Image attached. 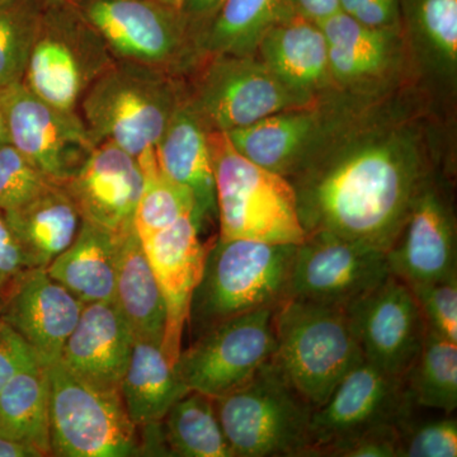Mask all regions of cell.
I'll return each instance as SVG.
<instances>
[{"label":"cell","mask_w":457,"mask_h":457,"mask_svg":"<svg viewBox=\"0 0 457 457\" xmlns=\"http://www.w3.org/2000/svg\"><path fill=\"white\" fill-rule=\"evenodd\" d=\"M442 114L416 83L378 97L336 92L323 139L288 179L306 236L335 234L386 253L427 180L451 174Z\"/></svg>","instance_id":"6da1fadb"},{"label":"cell","mask_w":457,"mask_h":457,"mask_svg":"<svg viewBox=\"0 0 457 457\" xmlns=\"http://www.w3.org/2000/svg\"><path fill=\"white\" fill-rule=\"evenodd\" d=\"M186 96V78L114 60L90 84L78 112L96 145L108 141L121 147L147 177L159 170L156 144Z\"/></svg>","instance_id":"7a4b0ae2"},{"label":"cell","mask_w":457,"mask_h":457,"mask_svg":"<svg viewBox=\"0 0 457 457\" xmlns=\"http://www.w3.org/2000/svg\"><path fill=\"white\" fill-rule=\"evenodd\" d=\"M273 329L270 363L312 409L365 362L347 311L339 306L287 297L276 306Z\"/></svg>","instance_id":"3957f363"},{"label":"cell","mask_w":457,"mask_h":457,"mask_svg":"<svg viewBox=\"0 0 457 457\" xmlns=\"http://www.w3.org/2000/svg\"><path fill=\"white\" fill-rule=\"evenodd\" d=\"M297 245L216 237L207 248L187 326L192 339L222 321L276 308L288 296Z\"/></svg>","instance_id":"277c9868"},{"label":"cell","mask_w":457,"mask_h":457,"mask_svg":"<svg viewBox=\"0 0 457 457\" xmlns=\"http://www.w3.org/2000/svg\"><path fill=\"white\" fill-rule=\"evenodd\" d=\"M220 239L302 245L296 192L290 180L246 159L225 132H209Z\"/></svg>","instance_id":"5b68a950"},{"label":"cell","mask_w":457,"mask_h":457,"mask_svg":"<svg viewBox=\"0 0 457 457\" xmlns=\"http://www.w3.org/2000/svg\"><path fill=\"white\" fill-rule=\"evenodd\" d=\"M213 403L234 457L306 456L312 408L270 361Z\"/></svg>","instance_id":"8992f818"},{"label":"cell","mask_w":457,"mask_h":457,"mask_svg":"<svg viewBox=\"0 0 457 457\" xmlns=\"http://www.w3.org/2000/svg\"><path fill=\"white\" fill-rule=\"evenodd\" d=\"M114 62L73 2H45L22 83L51 106L77 111L90 84Z\"/></svg>","instance_id":"52a82bcc"},{"label":"cell","mask_w":457,"mask_h":457,"mask_svg":"<svg viewBox=\"0 0 457 457\" xmlns=\"http://www.w3.org/2000/svg\"><path fill=\"white\" fill-rule=\"evenodd\" d=\"M186 82L189 102L210 131L246 128L319 101L286 86L255 54L204 56Z\"/></svg>","instance_id":"ba28073f"},{"label":"cell","mask_w":457,"mask_h":457,"mask_svg":"<svg viewBox=\"0 0 457 457\" xmlns=\"http://www.w3.org/2000/svg\"><path fill=\"white\" fill-rule=\"evenodd\" d=\"M51 456L128 457L143 451L120 390L87 383L62 365H47Z\"/></svg>","instance_id":"9c48e42d"},{"label":"cell","mask_w":457,"mask_h":457,"mask_svg":"<svg viewBox=\"0 0 457 457\" xmlns=\"http://www.w3.org/2000/svg\"><path fill=\"white\" fill-rule=\"evenodd\" d=\"M114 60L186 78L200 62L182 13L162 0H77Z\"/></svg>","instance_id":"30bf717a"},{"label":"cell","mask_w":457,"mask_h":457,"mask_svg":"<svg viewBox=\"0 0 457 457\" xmlns=\"http://www.w3.org/2000/svg\"><path fill=\"white\" fill-rule=\"evenodd\" d=\"M275 309L237 315L192 339L177 361L188 390L219 398L246 383L266 365L275 350Z\"/></svg>","instance_id":"8fae6325"},{"label":"cell","mask_w":457,"mask_h":457,"mask_svg":"<svg viewBox=\"0 0 457 457\" xmlns=\"http://www.w3.org/2000/svg\"><path fill=\"white\" fill-rule=\"evenodd\" d=\"M8 143L50 182L64 185L96 144L77 111L51 106L18 82L0 89Z\"/></svg>","instance_id":"7c38bea8"},{"label":"cell","mask_w":457,"mask_h":457,"mask_svg":"<svg viewBox=\"0 0 457 457\" xmlns=\"http://www.w3.org/2000/svg\"><path fill=\"white\" fill-rule=\"evenodd\" d=\"M319 26L327 38L330 74L339 92L378 97L418 84L402 29L365 26L341 11Z\"/></svg>","instance_id":"4fadbf2b"},{"label":"cell","mask_w":457,"mask_h":457,"mask_svg":"<svg viewBox=\"0 0 457 457\" xmlns=\"http://www.w3.org/2000/svg\"><path fill=\"white\" fill-rule=\"evenodd\" d=\"M414 404L404 378L361 363L337 385L323 405L312 409L306 456H332L357 436L384 425H404Z\"/></svg>","instance_id":"5bb4252c"},{"label":"cell","mask_w":457,"mask_h":457,"mask_svg":"<svg viewBox=\"0 0 457 457\" xmlns=\"http://www.w3.org/2000/svg\"><path fill=\"white\" fill-rule=\"evenodd\" d=\"M390 275L386 253L330 233L297 245L288 296L347 309Z\"/></svg>","instance_id":"9a60e30c"},{"label":"cell","mask_w":457,"mask_h":457,"mask_svg":"<svg viewBox=\"0 0 457 457\" xmlns=\"http://www.w3.org/2000/svg\"><path fill=\"white\" fill-rule=\"evenodd\" d=\"M345 311L365 362L404 378L426 336L425 320L409 285L390 273Z\"/></svg>","instance_id":"2e32d148"},{"label":"cell","mask_w":457,"mask_h":457,"mask_svg":"<svg viewBox=\"0 0 457 457\" xmlns=\"http://www.w3.org/2000/svg\"><path fill=\"white\" fill-rule=\"evenodd\" d=\"M446 174H433L420 188L386 252L390 273L405 284L457 278L456 216Z\"/></svg>","instance_id":"e0dca14e"},{"label":"cell","mask_w":457,"mask_h":457,"mask_svg":"<svg viewBox=\"0 0 457 457\" xmlns=\"http://www.w3.org/2000/svg\"><path fill=\"white\" fill-rule=\"evenodd\" d=\"M204 220L187 213L170 227L141 239L154 270L165 306L162 350L177 365L189 317L192 297L203 278L207 248L201 239Z\"/></svg>","instance_id":"ac0fdd59"},{"label":"cell","mask_w":457,"mask_h":457,"mask_svg":"<svg viewBox=\"0 0 457 457\" xmlns=\"http://www.w3.org/2000/svg\"><path fill=\"white\" fill-rule=\"evenodd\" d=\"M145 177L139 162L112 143L97 144L73 179L64 183L84 221L116 237L134 230Z\"/></svg>","instance_id":"d6986e66"},{"label":"cell","mask_w":457,"mask_h":457,"mask_svg":"<svg viewBox=\"0 0 457 457\" xmlns=\"http://www.w3.org/2000/svg\"><path fill=\"white\" fill-rule=\"evenodd\" d=\"M399 9L417 82L447 110L457 88V0H399Z\"/></svg>","instance_id":"ffe728a7"},{"label":"cell","mask_w":457,"mask_h":457,"mask_svg":"<svg viewBox=\"0 0 457 457\" xmlns=\"http://www.w3.org/2000/svg\"><path fill=\"white\" fill-rule=\"evenodd\" d=\"M83 306L46 270L32 269L5 295L0 318L31 345L45 365H50L62 356Z\"/></svg>","instance_id":"44dd1931"},{"label":"cell","mask_w":457,"mask_h":457,"mask_svg":"<svg viewBox=\"0 0 457 457\" xmlns=\"http://www.w3.org/2000/svg\"><path fill=\"white\" fill-rule=\"evenodd\" d=\"M332 95L311 106L281 111L225 134L246 159L290 179L323 139Z\"/></svg>","instance_id":"7402d4cb"},{"label":"cell","mask_w":457,"mask_h":457,"mask_svg":"<svg viewBox=\"0 0 457 457\" xmlns=\"http://www.w3.org/2000/svg\"><path fill=\"white\" fill-rule=\"evenodd\" d=\"M132 345L131 328L114 300L86 303L59 360L87 383L120 390Z\"/></svg>","instance_id":"603a6c76"},{"label":"cell","mask_w":457,"mask_h":457,"mask_svg":"<svg viewBox=\"0 0 457 457\" xmlns=\"http://www.w3.org/2000/svg\"><path fill=\"white\" fill-rule=\"evenodd\" d=\"M255 55L296 92L320 99L337 92L327 38L319 23L286 13L262 37Z\"/></svg>","instance_id":"cb8c5ba5"},{"label":"cell","mask_w":457,"mask_h":457,"mask_svg":"<svg viewBox=\"0 0 457 457\" xmlns=\"http://www.w3.org/2000/svg\"><path fill=\"white\" fill-rule=\"evenodd\" d=\"M209 132L186 96L155 146L159 170L194 194L204 221L216 219Z\"/></svg>","instance_id":"d4e9b609"},{"label":"cell","mask_w":457,"mask_h":457,"mask_svg":"<svg viewBox=\"0 0 457 457\" xmlns=\"http://www.w3.org/2000/svg\"><path fill=\"white\" fill-rule=\"evenodd\" d=\"M4 215L31 270H46L74 242L83 222L73 198L56 183Z\"/></svg>","instance_id":"484cf974"},{"label":"cell","mask_w":457,"mask_h":457,"mask_svg":"<svg viewBox=\"0 0 457 457\" xmlns=\"http://www.w3.org/2000/svg\"><path fill=\"white\" fill-rule=\"evenodd\" d=\"M188 392L177 365L162 350V343L134 338L120 394L137 428L162 422L171 405Z\"/></svg>","instance_id":"4316f807"},{"label":"cell","mask_w":457,"mask_h":457,"mask_svg":"<svg viewBox=\"0 0 457 457\" xmlns=\"http://www.w3.org/2000/svg\"><path fill=\"white\" fill-rule=\"evenodd\" d=\"M119 237L88 221L74 242L47 266V273L86 303L113 302Z\"/></svg>","instance_id":"83f0119b"},{"label":"cell","mask_w":457,"mask_h":457,"mask_svg":"<svg viewBox=\"0 0 457 457\" xmlns=\"http://www.w3.org/2000/svg\"><path fill=\"white\" fill-rule=\"evenodd\" d=\"M114 303L130 326L134 338L163 342V296L135 228L119 237Z\"/></svg>","instance_id":"f1b7e54d"},{"label":"cell","mask_w":457,"mask_h":457,"mask_svg":"<svg viewBox=\"0 0 457 457\" xmlns=\"http://www.w3.org/2000/svg\"><path fill=\"white\" fill-rule=\"evenodd\" d=\"M47 365L37 360L0 390V433L51 456Z\"/></svg>","instance_id":"f546056e"},{"label":"cell","mask_w":457,"mask_h":457,"mask_svg":"<svg viewBox=\"0 0 457 457\" xmlns=\"http://www.w3.org/2000/svg\"><path fill=\"white\" fill-rule=\"evenodd\" d=\"M286 13L285 0H224L200 40V56L253 55Z\"/></svg>","instance_id":"4dcf8cb0"},{"label":"cell","mask_w":457,"mask_h":457,"mask_svg":"<svg viewBox=\"0 0 457 457\" xmlns=\"http://www.w3.org/2000/svg\"><path fill=\"white\" fill-rule=\"evenodd\" d=\"M170 456L234 457L222 432L215 403L189 390L177 400L162 420Z\"/></svg>","instance_id":"1f68e13d"},{"label":"cell","mask_w":457,"mask_h":457,"mask_svg":"<svg viewBox=\"0 0 457 457\" xmlns=\"http://www.w3.org/2000/svg\"><path fill=\"white\" fill-rule=\"evenodd\" d=\"M417 407L451 414L457 408V343L426 329L422 350L404 378Z\"/></svg>","instance_id":"d6a6232c"},{"label":"cell","mask_w":457,"mask_h":457,"mask_svg":"<svg viewBox=\"0 0 457 457\" xmlns=\"http://www.w3.org/2000/svg\"><path fill=\"white\" fill-rule=\"evenodd\" d=\"M42 5L44 0H5L0 4V89L22 82Z\"/></svg>","instance_id":"836d02e7"},{"label":"cell","mask_w":457,"mask_h":457,"mask_svg":"<svg viewBox=\"0 0 457 457\" xmlns=\"http://www.w3.org/2000/svg\"><path fill=\"white\" fill-rule=\"evenodd\" d=\"M191 212L201 216L194 194L158 170L145 177L143 194L135 210L134 228L144 239Z\"/></svg>","instance_id":"e575fe53"},{"label":"cell","mask_w":457,"mask_h":457,"mask_svg":"<svg viewBox=\"0 0 457 457\" xmlns=\"http://www.w3.org/2000/svg\"><path fill=\"white\" fill-rule=\"evenodd\" d=\"M50 183L16 147L9 143L0 145V212L22 206Z\"/></svg>","instance_id":"d590c367"},{"label":"cell","mask_w":457,"mask_h":457,"mask_svg":"<svg viewBox=\"0 0 457 457\" xmlns=\"http://www.w3.org/2000/svg\"><path fill=\"white\" fill-rule=\"evenodd\" d=\"M426 329L457 343V278L409 285Z\"/></svg>","instance_id":"8d00e7d4"},{"label":"cell","mask_w":457,"mask_h":457,"mask_svg":"<svg viewBox=\"0 0 457 457\" xmlns=\"http://www.w3.org/2000/svg\"><path fill=\"white\" fill-rule=\"evenodd\" d=\"M411 416L402 426L403 457H456V418H433L422 422L411 423Z\"/></svg>","instance_id":"74e56055"},{"label":"cell","mask_w":457,"mask_h":457,"mask_svg":"<svg viewBox=\"0 0 457 457\" xmlns=\"http://www.w3.org/2000/svg\"><path fill=\"white\" fill-rule=\"evenodd\" d=\"M402 426L384 425L345 442L332 453L341 457H396L400 456Z\"/></svg>","instance_id":"f35d334b"},{"label":"cell","mask_w":457,"mask_h":457,"mask_svg":"<svg viewBox=\"0 0 457 457\" xmlns=\"http://www.w3.org/2000/svg\"><path fill=\"white\" fill-rule=\"evenodd\" d=\"M37 360L40 359L31 345L0 318V390L21 370Z\"/></svg>","instance_id":"ab89813d"},{"label":"cell","mask_w":457,"mask_h":457,"mask_svg":"<svg viewBox=\"0 0 457 457\" xmlns=\"http://www.w3.org/2000/svg\"><path fill=\"white\" fill-rule=\"evenodd\" d=\"M339 11L375 29H402L399 0H338Z\"/></svg>","instance_id":"60d3db41"},{"label":"cell","mask_w":457,"mask_h":457,"mask_svg":"<svg viewBox=\"0 0 457 457\" xmlns=\"http://www.w3.org/2000/svg\"><path fill=\"white\" fill-rule=\"evenodd\" d=\"M29 270L4 212H0V296L4 299L18 279Z\"/></svg>","instance_id":"b9f144b4"},{"label":"cell","mask_w":457,"mask_h":457,"mask_svg":"<svg viewBox=\"0 0 457 457\" xmlns=\"http://www.w3.org/2000/svg\"><path fill=\"white\" fill-rule=\"evenodd\" d=\"M222 2L224 0H186L185 4H183L180 13L185 18L189 31L197 42L198 51H200V40L204 29L212 22Z\"/></svg>","instance_id":"7bdbcfd3"},{"label":"cell","mask_w":457,"mask_h":457,"mask_svg":"<svg viewBox=\"0 0 457 457\" xmlns=\"http://www.w3.org/2000/svg\"><path fill=\"white\" fill-rule=\"evenodd\" d=\"M288 13L320 23L338 13V0H285Z\"/></svg>","instance_id":"ee69618b"},{"label":"cell","mask_w":457,"mask_h":457,"mask_svg":"<svg viewBox=\"0 0 457 457\" xmlns=\"http://www.w3.org/2000/svg\"><path fill=\"white\" fill-rule=\"evenodd\" d=\"M40 450L27 442L0 433V457H42Z\"/></svg>","instance_id":"f6af8a7d"},{"label":"cell","mask_w":457,"mask_h":457,"mask_svg":"<svg viewBox=\"0 0 457 457\" xmlns=\"http://www.w3.org/2000/svg\"><path fill=\"white\" fill-rule=\"evenodd\" d=\"M8 143L7 129H5L4 114H3L2 101H0V145Z\"/></svg>","instance_id":"bcb514c9"},{"label":"cell","mask_w":457,"mask_h":457,"mask_svg":"<svg viewBox=\"0 0 457 457\" xmlns=\"http://www.w3.org/2000/svg\"><path fill=\"white\" fill-rule=\"evenodd\" d=\"M162 2L180 12L182 11V7L183 4H185L186 0H162Z\"/></svg>","instance_id":"7dc6e473"},{"label":"cell","mask_w":457,"mask_h":457,"mask_svg":"<svg viewBox=\"0 0 457 457\" xmlns=\"http://www.w3.org/2000/svg\"><path fill=\"white\" fill-rule=\"evenodd\" d=\"M3 306H4V299H3L2 296H0V315H2Z\"/></svg>","instance_id":"c3c4849f"},{"label":"cell","mask_w":457,"mask_h":457,"mask_svg":"<svg viewBox=\"0 0 457 457\" xmlns=\"http://www.w3.org/2000/svg\"><path fill=\"white\" fill-rule=\"evenodd\" d=\"M45 2H53V0H45ZM59 2H77V0H59Z\"/></svg>","instance_id":"681fc988"},{"label":"cell","mask_w":457,"mask_h":457,"mask_svg":"<svg viewBox=\"0 0 457 457\" xmlns=\"http://www.w3.org/2000/svg\"><path fill=\"white\" fill-rule=\"evenodd\" d=\"M3 2H5V0H0V4H2Z\"/></svg>","instance_id":"f907efd6"}]
</instances>
